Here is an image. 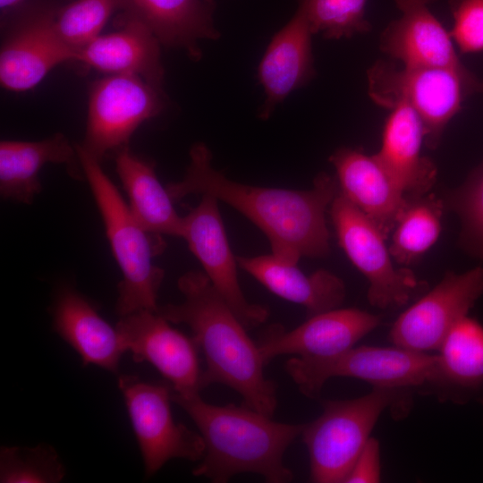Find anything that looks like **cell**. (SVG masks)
I'll return each mask as SVG.
<instances>
[{"mask_svg": "<svg viewBox=\"0 0 483 483\" xmlns=\"http://www.w3.org/2000/svg\"><path fill=\"white\" fill-rule=\"evenodd\" d=\"M189 156L182 179L166 186L173 200L208 194L226 203L263 232L272 254L283 262L298 265L302 257L329 254L326 213L339 191L336 178L320 173L305 191L251 186L216 170L203 142L192 145Z\"/></svg>", "mask_w": 483, "mask_h": 483, "instance_id": "obj_1", "label": "cell"}, {"mask_svg": "<svg viewBox=\"0 0 483 483\" xmlns=\"http://www.w3.org/2000/svg\"><path fill=\"white\" fill-rule=\"evenodd\" d=\"M177 284L184 301L158 306L157 312L191 329L207 364L202 388L225 385L242 397L245 406L272 417L277 406L276 386L265 377L266 364L246 326L203 271L186 272Z\"/></svg>", "mask_w": 483, "mask_h": 483, "instance_id": "obj_2", "label": "cell"}, {"mask_svg": "<svg viewBox=\"0 0 483 483\" xmlns=\"http://www.w3.org/2000/svg\"><path fill=\"white\" fill-rule=\"evenodd\" d=\"M172 401L193 420L205 444L203 457L192 470L194 476L214 483H225L241 473L258 474L268 483L292 480L284 455L304 424L274 421L247 406L210 404L199 393L172 391Z\"/></svg>", "mask_w": 483, "mask_h": 483, "instance_id": "obj_3", "label": "cell"}, {"mask_svg": "<svg viewBox=\"0 0 483 483\" xmlns=\"http://www.w3.org/2000/svg\"><path fill=\"white\" fill-rule=\"evenodd\" d=\"M83 176L102 216L113 255L123 274L115 310L121 317L157 311V294L164 270L153 264L163 249L160 235L146 231L125 203L98 160L76 146Z\"/></svg>", "mask_w": 483, "mask_h": 483, "instance_id": "obj_4", "label": "cell"}, {"mask_svg": "<svg viewBox=\"0 0 483 483\" xmlns=\"http://www.w3.org/2000/svg\"><path fill=\"white\" fill-rule=\"evenodd\" d=\"M411 403L409 389L384 387L352 400L325 401L321 415L304 424L301 434L309 455L310 480L344 482L383 411L389 409L401 419Z\"/></svg>", "mask_w": 483, "mask_h": 483, "instance_id": "obj_5", "label": "cell"}, {"mask_svg": "<svg viewBox=\"0 0 483 483\" xmlns=\"http://www.w3.org/2000/svg\"><path fill=\"white\" fill-rule=\"evenodd\" d=\"M368 92L379 106H410L419 117L425 144L436 149L445 127L462 109L466 97L479 93L482 80L443 67L398 66L377 60L368 70Z\"/></svg>", "mask_w": 483, "mask_h": 483, "instance_id": "obj_6", "label": "cell"}, {"mask_svg": "<svg viewBox=\"0 0 483 483\" xmlns=\"http://www.w3.org/2000/svg\"><path fill=\"white\" fill-rule=\"evenodd\" d=\"M436 354L393 347H352L327 358L294 357L284 369L299 390L317 397L325 383L335 377H347L374 387L410 389L426 386L430 381Z\"/></svg>", "mask_w": 483, "mask_h": 483, "instance_id": "obj_7", "label": "cell"}, {"mask_svg": "<svg viewBox=\"0 0 483 483\" xmlns=\"http://www.w3.org/2000/svg\"><path fill=\"white\" fill-rule=\"evenodd\" d=\"M329 213L340 247L369 281V303L379 309L404 305L419 282L407 267H394L378 226L340 191Z\"/></svg>", "mask_w": 483, "mask_h": 483, "instance_id": "obj_8", "label": "cell"}, {"mask_svg": "<svg viewBox=\"0 0 483 483\" xmlns=\"http://www.w3.org/2000/svg\"><path fill=\"white\" fill-rule=\"evenodd\" d=\"M163 91L131 74H110L89 91L86 134L81 148L101 162L126 147L145 121L164 108Z\"/></svg>", "mask_w": 483, "mask_h": 483, "instance_id": "obj_9", "label": "cell"}, {"mask_svg": "<svg viewBox=\"0 0 483 483\" xmlns=\"http://www.w3.org/2000/svg\"><path fill=\"white\" fill-rule=\"evenodd\" d=\"M118 386L123 395L144 462L151 477L172 459L196 462L203 457L205 444L200 434L175 423L170 402L172 391L136 376L121 375Z\"/></svg>", "mask_w": 483, "mask_h": 483, "instance_id": "obj_10", "label": "cell"}, {"mask_svg": "<svg viewBox=\"0 0 483 483\" xmlns=\"http://www.w3.org/2000/svg\"><path fill=\"white\" fill-rule=\"evenodd\" d=\"M483 295V267L447 272L442 280L394 321L390 342L418 352L437 351L452 328Z\"/></svg>", "mask_w": 483, "mask_h": 483, "instance_id": "obj_11", "label": "cell"}, {"mask_svg": "<svg viewBox=\"0 0 483 483\" xmlns=\"http://www.w3.org/2000/svg\"><path fill=\"white\" fill-rule=\"evenodd\" d=\"M184 239L213 286L247 329L264 323L268 309L245 298L238 281L236 257L230 248L218 200L201 195L199 205L182 216Z\"/></svg>", "mask_w": 483, "mask_h": 483, "instance_id": "obj_12", "label": "cell"}, {"mask_svg": "<svg viewBox=\"0 0 483 483\" xmlns=\"http://www.w3.org/2000/svg\"><path fill=\"white\" fill-rule=\"evenodd\" d=\"M115 327L124 351L131 352L135 361L153 365L172 384L173 392L189 394L202 389L197 343L157 311L123 316Z\"/></svg>", "mask_w": 483, "mask_h": 483, "instance_id": "obj_13", "label": "cell"}, {"mask_svg": "<svg viewBox=\"0 0 483 483\" xmlns=\"http://www.w3.org/2000/svg\"><path fill=\"white\" fill-rule=\"evenodd\" d=\"M379 323L380 318L368 311L336 308L310 316L290 331L273 325L257 343L266 365L285 354L327 358L353 347Z\"/></svg>", "mask_w": 483, "mask_h": 483, "instance_id": "obj_14", "label": "cell"}, {"mask_svg": "<svg viewBox=\"0 0 483 483\" xmlns=\"http://www.w3.org/2000/svg\"><path fill=\"white\" fill-rule=\"evenodd\" d=\"M436 0H394L401 13L382 31L379 48L405 66L443 67L473 74L460 60L453 38L429 5Z\"/></svg>", "mask_w": 483, "mask_h": 483, "instance_id": "obj_15", "label": "cell"}, {"mask_svg": "<svg viewBox=\"0 0 483 483\" xmlns=\"http://www.w3.org/2000/svg\"><path fill=\"white\" fill-rule=\"evenodd\" d=\"M54 12L38 13L21 23L5 38L0 52V83L10 91L37 86L56 65L75 61L77 52L66 46L53 26Z\"/></svg>", "mask_w": 483, "mask_h": 483, "instance_id": "obj_16", "label": "cell"}, {"mask_svg": "<svg viewBox=\"0 0 483 483\" xmlns=\"http://www.w3.org/2000/svg\"><path fill=\"white\" fill-rule=\"evenodd\" d=\"M335 169L339 191L387 237L407 204L408 197L374 156L343 147L329 157Z\"/></svg>", "mask_w": 483, "mask_h": 483, "instance_id": "obj_17", "label": "cell"}, {"mask_svg": "<svg viewBox=\"0 0 483 483\" xmlns=\"http://www.w3.org/2000/svg\"><path fill=\"white\" fill-rule=\"evenodd\" d=\"M312 35L304 12L298 7L292 18L272 38L258 69L266 94L258 118L268 119L290 93L315 77Z\"/></svg>", "mask_w": 483, "mask_h": 483, "instance_id": "obj_18", "label": "cell"}, {"mask_svg": "<svg viewBox=\"0 0 483 483\" xmlns=\"http://www.w3.org/2000/svg\"><path fill=\"white\" fill-rule=\"evenodd\" d=\"M120 9L147 26L161 45L182 49L193 61L202 56L200 40L220 38L214 0H121Z\"/></svg>", "mask_w": 483, "mask_h": 483, "instance_id": "obj_19", "label": "cell"}, {"mask_svg": "<svg viewBox=\"0 0 483 483\" xmlns=\"http://www.w3.org/2000/svg\"><path fill=\"white\" fill-rule=\"evenodd\" d=\"M120 29L99 35L79 50L76 62L109 74H131L162 90L161 43L142 22L123 15Z\"/></svg>", "mask_w": 483, "mask_h": 483, "instance_id": "obj_20", "label": "cell"}, {"mask_svg": "<svg viewBox=\"0 0 483 483\" xmlns=\"http://www.w3.org/2000/svg\"><path fill=\"white\" fill-rule=\"evenodd\" d=\"M390 110L380 149L373 156L407 197L428 194L436 181L437 168L421 152L425 142L422 122L406 105Z\"/></svg>", "mask_w": 483, "mask_h": 483, "instance_id": "obj_21", "label": "cell"}, {"mask_svg": "<svg viewBox=\"0 0 483 483\" xmlns=\"http://www.w3.org/2000/svg\"><path fill=\"white\" fill-rule=\"evenodd\" d=\"M428 386L443 402L483 404V326L468 316L448 333L437 350Z\"/></svg>", "mask_w": 483, "mask_h": 483, "instance_id": "obj_22", "label": "cell"}, {"mask_svg": "<svg viewBox=\"0 0 483 483\" xmlns=\"http://www.w3.org/2000/svg\"><path fill=\"white\" fill-rule=\"evenodd\" d=\"M52 313L55 331L80 354L84 366L94 364L116 373L125 352L120 335L88 299L63 286L55 294Z\"/></svg>", "mask_w": 483, "mask_h": 483, "instance_id": "obj_23", "label": "cell"}, {"mask_svg": "<svg viewBox=\"0 0 483 483\" xmlns=\"http://www.w3.org/2000/svg\"><path fill=\"white\" fill-rule=\"evenodd\" d=\"M47 164L64 165L80 177L76 146L62 133L37 141L2 140L0 143V194L4 199L31 204L41 191L39 172Z\"/></svg>", "mask_w": 483, "mask_h": 483, "instance_id": "obj_24", "label": "cell"}, {"mask_svg": "<svg viewBox=\"0 0 483 483\" xmlns=\"http://www.w3.org/2000/svg\"><path fill=\"white\" fill-rule=\"evenodd\" d=\"M237 263L274 294L303 306L310 316L339 308L344 301L343 281L326 269L304 274L294 264L279 260L272 253L236 256Z\"/></svg>", "mask_w": 483, "mask_h": 483, "instance_id": "obj_25", "label": "cell"}, {"mask_svg": "<svg viewBox=\"0 0 483 483\" xmlns=\"http://www.w3.org/2000/svg\"><path fill=\"white\" fill-rule=\"evenodd\" d=\"M116 172L138 222L155 235L182 237L183 221L173 205L167 188L157 179L151 164L123 147L116 151Z\"/></svg>", "mask_w": 483, "mask_h": 483, "instance_id": "obj_26", "label": "cell"}, {"mask_svg": "<svg viewBox=\"0 0 483 483\" xmlns=\"http://www.w3.org/2000/svg\"><path fill=\"white\" fill-rule=\"evenodd\" d=\"M445 207L434 194L408 197L392 231L390 253L397 264L407 267L419 261L437 242Z\"/></svg>", "mask_w": 483, "mask_h": 483, "instance_id": "obj_27", "label": "cell"}, {"mask_svg": "<svg viewBox=\"0 0 483 483\" xmlns=\"http://www.w3.org/2000/svg\"><path fill=\"white\" fill-rule=\"evenodd\" d=\"M368 0H298L312 34L326 39L349 38L370 31L365 7Z\"/></svg>", "mask_w": 483, "mask_h": 483, "instance_id": "obj_28", "label": "cell"}, {"mask_svg": "<svg viewBox=\"0 0 483 483\" xmlns=\"http://www.w3.org/2000/svg\"><path fill=\"white\" fill-rule=\"evenodd\" d=\"M121 0H76L54 13L53 26L59 38L79 52L97 38Z\"/></svg>", "mask_w": 483, "mask_h": 483, "instance_id": "obj_29", "label": "cell"}, {"mask_svg": "<svg viewBox=\"0 0 483 483\" xmlns=\"http://www.w3.org/2000/svg\"><path fill=\"white\" fill-rule=\"evenodd\" d=\"M64 475V467L51 445L1 447V483H56Z\"/></svg>", "mask_w": 483, "mask_h": 483, "instance_id": "obj_30", "label": "cell"}, {"mask_svg": "<svg viewBox=\"0 0 483 483\" xmlns=\"http://www.w3.org/2000/svg\"><path fill=\"white\" fill-rule=\"evenodd\" d=\"M443 200L461 220L460 244L473 257L483 258V161Z\"/></svg>", "mask_w": 483, "mask_h": 483, "instance_id": "obj_31", "label": "cell"}, {"mask_svg": "<svg viewBox=\"0 0 483 483\" xmlns=\"http://www.w3.org/2000/svg\"><path fill=\"white\" fill-rule=\"evenodd\" d=\"M453 41L463 54L483 51V0H448Z\"/></svg>", "mask_w": 483, "mask_h": 483, "instance_id": "obj_32", "label": "cell"}, {"mask_svg": "<svg viewBox=\"0 0 483 483\" xmlns=\"http://www.w3.org/2000/svg\"><path fill=\"white\" fill-rule=\"evenodd\" d=\"M380 449L379 443L369 437L355 460L346 483H377L380 481Z\"/></svg>", "mask_w": 483, "mask_h": 483, "instance_id": "obj_33", "label": "cell"}, {"mask_svg": "<svg viewBox=\"0 0 483 483\" xmlns=\"http://www.w3.org/2000/svg\"><path fill=\"white\" fill-rule=\"evenodd\" d=\"M22 0H0L2 9L8 8L18 4Z\"/></svg>", "mask_w": 483, "mask_h": 483, "instance_id": "obj_34", "label": "cell"}, {"mask_svg": "<svg viewBox=\"0 0 483 483\" xmlns=\"http://www.w3.org/2000/svg\"><path fill=\"white\" fill-rule=\"evenodd\" d=\"M479 93H483V81L481 82V86H480V91Z\"/></svg>", "mask_w": 483, "mask_h": 483, "instance_id": "obj_35", "label": "cell"}]
</instances>
